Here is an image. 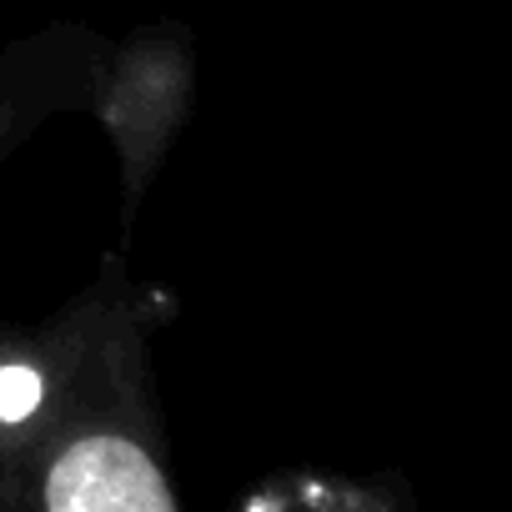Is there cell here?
Instances as JSON below:
<instances>
[{"instance_id":"obj_3","label":"cell","mask_w":512,"mask_h":512,"mask_svg":"<svg viewBox=\"0 0 512 512\" xmlns=\"http://www.w3.org/2000/svg\"><path fill=\"white\" fill-rule=\"evenodd\" d=\"M101 46L91 26H46L0 46V161L61 111H81Z\"/></svg>"},{"instance_id":"obj_2","label":"cell","mask_w":512,"mask_h":512,"mask_svg":"<svg viewBox=\"0 0 512 512\" xmlns=\"http://www.w3.org/2000/svg\"><path fill=\"white\" fill-rule=\"evenodd\" d=\"M196 106V36L176 21H151L106 41L81 111L111 141L121 186V231H136L141 201L156 186L181 126Z\"/></svg>"},{"instance_id":"obj_1","label":"cell","mask_w":512,"mask_h":512,"mask_svg":"<svg viewBox=\"0 0 512 512\" xmlns=\"http://www.w3.org/2000/svg\"><path fill=\"white\" fill-rule=\"evenodd\" d=\"M176 297L106 256L86 292L0 327V512H171L156 332Z\"/></svg>"}]
</instances>
